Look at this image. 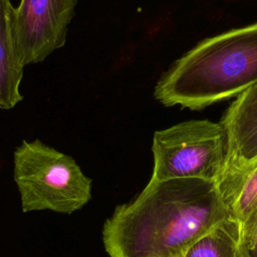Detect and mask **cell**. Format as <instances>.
<instances>
[{"mask_svg":"<svg viewBox=\"0 0 257 257\" xmlns=\"http://www.w3.org/2000/svg\"><path fill=\"white\" fill-rule=\"evenodd\" d=\"M152 179L218 182L228 163L224 128L208 119L187 120L154 134Z\"/></svg>","mask_w":257,"mask_h":257,"instance_id":"277c9868","label":"cell"},{"mask_svg":"<svg viewBox=\"0 0 257 257\" xmlns=\"http://www.w3.org/2000/svg\"><path fill=\"white\" fill-rule=\"evenodd\" d=\"M241 229L230 218L199 238L184 257H242Z\"/></svg>","mask_w":257,"mask_h":257,"instance_id":"9c48e42d","label":"cell"},{"mask_svg":"<svg viewBox=\"0 0 257 257\" xmlns=\"http://www.w3.org/2000/svg\"><path fill=\"white\" fill-rule=\"evenodd\" d=\"M236 97L220 121L230 166H242L257 158V83Z\"/></svg>","mask_w":257,"mask_h":257,"instance_id":"8992f818","label":"cell"},{"mask_svg":"<svg viewBox=\"0 0 257 257\" xmlns=\"http://www.w3.org/2000/svg\"><path fill=\"white\" fill-rule=\"evenodd\" d=\"M13 5L0 0V108L11 109L23 96L19 87L24 66L16 54L12 34Z\"/></svg>","mask_w":257,"mask_h":257,"instance_id":"ba28073f","label":"cell"},{"mask_svg":"<svg viewBox=\"0 0 257 257\" xmlns=\"http://www.w3.org/2000/svg\"><path fill=\"white\" fill-rule=\"evenodd\" d=\"M217 186L229 218L242 229L257 211V158L242 166L227 165Z\"/></svg>","mask_w":257,"mask_h":257,"instance_id":"52a82bcc","label":"cell"},{"mask_svg":"<svg viewBox=\"0 0 257 257\" xmlns=\"http://www.w3.org/2000/svg\"><path fill=\"white\" fill-rule=\"evenodd\" d=\"M257 83V23L199 42L161 76L155 97L166 106L202 109Z\"/></svg>","mask_w":257,"mask_h":257,"instance_id":"7a4b0ae2","label":"cell"},{"mask_svg":"<svg viewBox=\"0 0 257 257\" xmlns=\"http://www.w3.org/2000/svg\"><path fill=\"white\" fill-rule=\"evenodd\" d=\"M13 179L23 213L70 215L91 198V180L74 159L40 140L22 141L13 154Z\"/></svg>","mask_w":257,"mask_h":257,"instance_id":"3957f363","label":"cell"},{"mask_svg":"<svg viewBox=\"0 0 257 257\" xmlns=\"http://www.w3.org/2000/svg\"><path fill=\"white\" fill-rule=\"evenodd\" d=\"M229 219L216 182L151 179L102 228L109 257H184L203 235Z\"/></svg>","mask_w":257,"mask_h":257,"instance_id":"6da1fadb","label":"cell"},{"mask_svg":"<svg viewBox=\"0 0 257 257\" xmlns=\"http://www.w3.org/2000/svg\"><path fill=\"white\" fill-rule=\"evenodd\" d=\"M77 0H20L12 13L16 54L25 67L42 62L66 42Z\"/></svg>","mask_w":257,"mask_h":257,"instance_id":"5b68a950","label":"cell"},{"mask_svg":"<svg viewBox=\"0 0 257 257\" xmlns=\"http://www.w3.org/2000/svg\"><path fill=\"white\" fill-rule=\"evenodd\" d=\"M240 251L242 257H257V211L241 229Z\"/></svg>","mask_w":257,"mask_h":257,"instance_id":"30bf717a","label":"cell"}]
</instances>
